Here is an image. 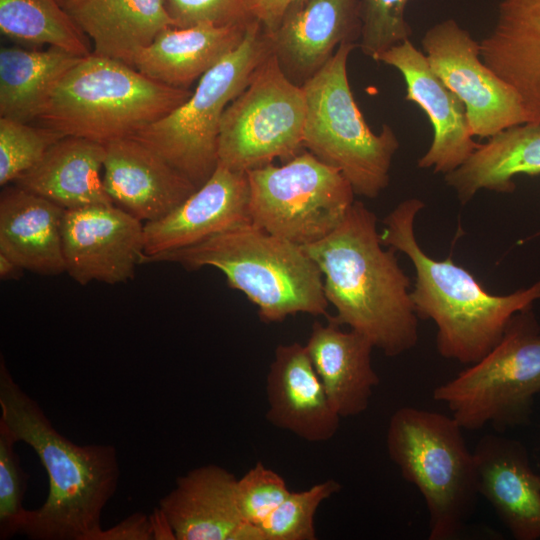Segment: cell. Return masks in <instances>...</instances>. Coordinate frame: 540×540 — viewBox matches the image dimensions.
Segmentation results:
<instances>
[{"instance_id": "cell-1", "label": "cell", "mask_w": 540, "mask_h": 540, "mask_svg": "<svg viewBox=\"0 0 540 540\" xmlns=\"http://www.w3.org/2000/svg\"><path fill=\"white\" fill-rule=\"evenodd\" d=\"M383 246L375 213L354 201L332 233L301 247L320 268L326 299L336 310L327 320L349 326L394 357L417 345L418 317L396 250Z\"/></svg>"}, {"instance_id": "cell-2", "label": "cell", "mask_w": 540, "mask_h": 540, "mask_svg": "<svg viewBox=\"0 0 540 540\" xmlns=\"http://www.w3.org/2000/svg\"><path fill=\"white\" fill-rule=\"evenodd\" d=\"M0 410L16 441L38 455L49 480L46 501L27 510L20 534L34 540H100L105 506L120 476L112 445H78L59 433L0 360Z\"/></svg>"}, {"instance_id": "cell-3", "label": "cell", "mask_w": 540, "mask_h": 540, "mask_svg": "<svg viewBox=\"0 0 540 540\" xmlns=\"http://www.w3.org/2000/svg\"><path fill=\"white\" fill-rule=\"evenodd\" d=\"M424 207L414 197L400 202L385 217L380 239L411 261L416 275L412 302L418 318L434 322L438 353L470 365L498 344L514 314L540 300V279L530 287L495 295L451 257H430L415 234V220Z\"/></svg>"}, {"instance_id": "cell-4", "label": "cell", "mask_w": 540, "mask_h": 540, "mask_svg": "<svg viewBox=\"0 0 540 540\" xmlns=\"http://www.w3.org/2000/svg\"><path fill=\"white\" fill-rule=\"evenodd\" d=\"M176 263L187 271L210 266L230 288L258 308L265 323L307 313L326 315L323 275L303 248L250 224L215 234L184 248L144 257L145 263Z\"/></svg>"}, {"instance_id": "cell-5", "label": "cell", "mask_w": 540, "mask_h": 540, "mask_svg": "<svg viewBox=\"0 0 540 540\" xmlns=\"http://www.w3.org/2000/svg\"><path fill=\"white\" fill-rule=\"evenodd\" d=\"M190 95L189 89L166 86L92 52L58 80L35 121L64 136L105 144L134 136Z\"/></svg>"}, {"instance_id": "cell-6", "label": "cell", "mask_w": 540, "mask_h": 540, "mask_svg": "<svg viewBox=\"0 0 540 540\" xmlns=\"http://www.w3.org/2000/svg\"><path fill=\"white\" fill-rule=\"evenodd\" d=\"M463 430L452 416L409 406L397 409L389 421L388 455L425 500L430 540L457 539L480 495Z\"/></svg>"}, {"instance_id": "cell-7", "label": "cell", "mask_w": 540, "mask_h": 540, "mask_svg": "<svg viewBox=\"0 0 540 540\" xmlns=\"http://www.w3.org/2000/svg\"><path fill=\"white\" fill-rule=\"evenodd\" d=\"M356 43L339 45L329 61L302 86L306 96L303 147L337 168L354 193L374 199L388 186L399 140L388 124L376 134L353 96L347 62Z\"/></svg>"}, {"instance_id": "cell-8", "label": "cell", "mask_w": 540, "mask_h": 540, "mask_svg": "<svg viewBox=\"0 0 540 540\" xmlns=\"http://www.w3.org/2000/svg\"><path fill=\"white\" fill-rule=\"evenodd\" d=\"M272 52L269 32L253 19L241 43L200 77L186 101L132 137L200 187L218 164V135L225 109Z\"/></svg>"}, {"instance_id": "cell-9", "label": "cell", "mask_w": 540, "mask_h": 540, "mask_svg": "<svg viewBox=\"0 0 540 540\" xmlns=\"http://www.w3.org/2000/svg\"><path fill=\"white\" fill-rule=\"evenodd\" d=\"M540 393V324L533 306L513 315L498 344L433 391L466 430L528 425Z\"/></svg>"}, {"instance_id": "cell-10", "label": "cell", "mask_w": 540, "mask_h": 540, "mask_svg": "<svg viewBox=\"0 0 540 540\" xmlns=\"http://www.w3.org/2000/svg\"><path fill=\"white\" fill-rule=\"evenodd\" d=\"M246 173L251 224L299 246L332 233L355 201L344 175L311 152Z\"/></svg>"}, {"instance_id": "cell-11", "label": "cell", "mask_w": 540, "mask_h": 540, "mask_svg": "<svg viewBox=\"0 0 540 540\" xmlns=\"http://www.w3.org/2000/svg\"><path fill=\"white\" fill-rule=\"evenodd\" d=\"M306 96L272 52L225 109L218 135V163L247 172L275 158H293L303 147Z\"/></svg>"}, {"instance_id": "cell-12", "label": "cell", "mask_w": 540, "mask_h": 540, "mask_svg": "<svg viewBox=\"0 0 540 540\" xmlns=\"http://www.w3.org/2000/svg\"><path fill=\"white\" fill-rule=\"evenodd\" d=\"M421 44L431 69L465 105L474 137L529 122L520 96L483 62L480 43L456 20L430 27Z\"/></svg>"}, {"instance_id": "cell-13", "label": "cell", "mask_w": 540, "mask_h": 540, "mask_svg": "<svg viewBox=\"0 0 540 540\" xmlns=\"http://www.w3.org/2000/svg\"><path fill=\"white\" fill-rule=\"evenodd\" d=\"M65 272L78 284L124 283L144 257V223L116 205L65 210L62 220Z\"/></svg>"}, {"instance_id": "cell-14", "label": "cell", "mask_w": 540, "mask_h": 540, "mask_svg": "<svg viewBox=\"0 0 540 540\" xmlns=\"http://www.w3.org/2000/svg\"><path fill=\"white\" fill-rule=\"evenodd\" d=\"M376 62L401 73L405 100L417 105L432 124L433 140L418 167L444 175L460 167L481 144L474 141L465 105L434 73L425 54L408 39L380 54Z\"/></svg>"}, {"instance_id": "cell-15", "label": "cell", "mask_w": 540, "mask_h": 540, "mask_svg": "<svg viewBox=\"0 0 540 540\" xmlns=\"http://www.w3.org/2000/svg\"><path fill=\"white\" fill-rule=\"evenodd\" d=\"M269 35L282 70L302 86L340 44L360 40V0H295Z\"/></svg>"}, {"instance_id": "cell-16", "label": "cell", "mask_w": 540, "mask_h": 540, "mask_svg": "<svg viewBox=\"0 0 540 540\" xmlns=\"http://www.w3.org/2000/svg\"><path fill=\"white\" fill-rule=\"evenodd\" d=\"M250 223L247 173L218 163L208 180L177 207L144 223V257L191 246Z\"/></svg>"}, {"instance_id": "cell-17", "label": "cell", "mask_w": 540, "mask_h": 540, "mask_svg": "<svg viewBox=\"0 0 540 540\" xmlns=\"http://www.w3.org/2000/svg\"><path fill=\"white\" fill-rule=\"evenodd\" d=\"M235 476L208 464L176 480L160 499L159 509L176 540H264L259 526L242 517L236 498Z\"/></svg>"}, {"instance_id": "cell-18", "label": "cell", "mask_w": 540, "mask_h": 540, "mask_svg": "<svg viewBox=\"0 0 540 540\" xmlns=\"http://www.w3.org/2000/svg\"><path fill=\"white\" fill-rule=\"evenodd\" d=\"M103 183L114 205L140 221L167 215L197 187L134 137L105 143Z\"/></svg>"}, {"instance_id": "cell-19", "label": "cell", "mask_w": 540, "mask_h": 540, "mask_svg": "<svg viewBox=\"0 0 540 540\" xmlns=\"http://www.w3.org/2000/svg\"><path fill=\"white\" fill-rule=\"evenodd\" d=\"M268 421L309 442L330 440L340 416L316 373L305 345L281 344L266 379Z\"/></svg>"}, {"instance_id": "cell-20", "label": "cell", "mask_w": 540, "mask_h": 540, "mask_svg": "<svg viewBox=\"0 0 540 540\" xmlns=\"http://www.w3.org/2000/svg\"><path fill=\"white\" fill-rule=\"evenodd\" d=\"M479 493L516 540L540 539V475L518 440L486 434L473 451Z\"/></svg>"}, {"instance_id": "cell-21", "label": "cell", "mask_w": 540, "mask_h": 540, "mask_svg": "<svg viewBox=\"0 0 540 540\" xmlns=\"http://www.w3.org/2000/svg\"><path fill=\"white\" fill-rule=\"evenodd\" d=\"M479 43L483 62L514 88L529 122L540 123V0H500Z\"/></svg>"}, {"instance_id": "cell-22", "label": "cell", "mask_w": 540, "mask_h": 540, "mask_svg": "<svg viewBox=\"0 0 540 540\" xmlns=\"http://www.w3.org/2000/svg\"><path fill=\"white\" fill-rule=\"evenodd\" d=\"M249 22L165 28L136 53L130 66L153 81L189 89L241 43Z\"/></svg>"}, {"instance_id": "cell-23", "label": "cell", "mask_w": 540, "mask_h": 540, "mask_svg": "<svg viewBox=\"0 0 540 540\" xmlns=\"http://www.w3.org/2000/svg\"><path fill=\"white\" fill-rule=\"evenodd\" d=\"M305 347L339 416L363 413L379 384L371 362L375 348L372 342L352 329L344 331L330 321L327 324L316 321Z\"/></svg>"}, {"instance_id": "cell-24", "label": "cell", "mask_w": 540, "mask_h": 540, "mask_svg": "<svg viewBox=\"0 0 540 540\" xmlns=\"http://www.w3.org/2000/svg\"><path fill=\"white\" fill-rule=\"evenodd\" d=\"M65 209L18 186L0 195V253L25 271L65 272L62 220Z\"/></svg>"}, {"instance_id": "cell-25", "label": "cell", "mask_w": 540, "mask_h": 540, "mask_svg": "<svg viewBox=\"0 0 540 540\" xmlns=\"http://www.w3.org/2000/svg\"><path fill=\"white\" fill-rule=\"evenodd\" d=\"M105 145L64 136L14 184L65 210L114 205L103 183Z\"/></svg>"}, {"instance_id": "cell-26", "label": "cell", "mask_w": 540, "mask_h": 540, "mask_svg": "<svg viewBox=\"0 0 540 540\" xmlns=\"http://www.w3.org/2000/svg\"><path fill=\"white\" fill-rule=\"evenodd\" d=\"M68 12L93 53L128 65L162 30L178 27L165 0H85Z\"/></svg>"}, {"instance_id": "cell-27", "label": "cell", "mask_w": 540, "mask_h": 540, "mask_svg": "<svg viewBox=\"0 0 540 540\" xmlns=\"http://www.w3.org/2000/svg\"><path fill=\"white\" fill-rule=\"evenodd\" d=\"M539 174L540 123L528 122L490 137L444 180L464 205L482 190L513 192L517 175Z\"/></svg>"}, {"instance_id": "cell-28", "label": "cell", "mask_w": 540, "mask_h": 540, "mask_svg": "<svg viewBox=\"0 0 540 540\" xmlns=\"http://www.w3.org/2000/svg\"><path fill=\"white\" fill-rule=\"evenodd\" d=\"M59 48L0 50V117L36 119L58 80L80 59Z\"/></svg>"}, {"instance_id": "cell-29", "label": "cell", "mask_w": 540, "mask_h": 540, "mask_svg": "<svg viewBox=\"0 0 540 540\" xmlns=\"http://www.w3.org/2000/svg\"><path fill=\"white\" fill-rule=\"evenodd\" d=\"M0 30L10 39L48 44L77 57L92 53L89 38L58 0H0Z\"/></svg>"}, {"instance_id": "cell-30", "label": "cell", "mask_w": 540, "mask_h": 540, "mask_svg": "<svg viewBox=\"0 0 540 540\" xmlns=\"http://www.w3.org/2000/svg\"><path fill=\"white\" fill-rule=\"evenodd\" d=\"M340 489L336 480L328 479L303 491H290L259 525L264 540H315V514L321 503Z\"/></svg>"}, {"instance_id": "cell-31", "label": "cell", "mask_w": 540, "mask_h": 540, "mask_svg": "<svg viewBox=\"0 0 540 540\" xmlns=\"http://www.w3.org/2000/svg\"><path fill=\"white\" fill-rule=\"evenodd\" d=\"M62 137L45 126L0 117V185L6 186L30 170Z\"/></svg>"}, {"instance_id": "cell-32", "label": "cell", "mask_w": 540, "mask_h": 540, "mask_svg": "<svg viewBox=\"0 0 540 540\" xmlns=\"http://www.w3.org/2000/svg\"><path fill=\"white\" fill-rule=\"evenodd\" d=\"M412 1L416 0H360L363 54L376 61L389 48L410 39L412 29L405 14Z\"/></svg>"}, {"instance_id": "cell-33", "label": "cell", "mask_w": 540, "mask_h": 540, "mask_svg": "<svg viewBox=\"0 0 540 540\" xmlns=\"http://www.w3.org/2000/svg\"><path fill=\"white\" fill-rule=\"evenodd\" d=\"M16 439L0 420V539L20 534L27 510L23 507L28 475L14 450Z\"/></svg>"}, {"instance_id": "cell-34", "label": "cell", "mask_w": 540, "mask_h": 540, "mask_svg": "<svg viewBox=\"0 0 540 540\" xmlns=\"http://www.w3.org/2000/svg\"><path fill=\"white\" fill-rule=\"evenodd\" d=\"M285 480L257 463L236 482V498L244 520L259 526L289 495Z\"/></svg>"}, {"instance_id": "cell-35", "label": "cell", "mask_w": 540, "mask_h": 540, "mask_svg": "<svg viewBox=\"0 0 540 540\" xmlns=\"http://www.w3.org/2000/svg\"><path fill=\"white\" fill-rule=\"evenodd\" d=\"M168 10L178 27L209 23L231 25L254 19L253 0H167Z\"/></svg>"}, {"instance_id": "cell-36", "label": "cell", "mask_w": 540, "mask_h": 540, "mask_svg": "<svg viewBox=\"0 0 540 540\" xmlns=\"http://www.w3.org/2000/svg\"><path fill=\"white\" fill-rule=\"evenodd\" d=\"M154 539L151 517L137 512L109 529H103L100 540Z\"/></svg>"}, {"instance_id": "cell-37", "label": "cell", "mask_w": 540, "mask_h": 540, "mask_svg": "<svg viewBox=\"0 0 540 540\" xmlns=\"http://www.w3.org/2000/svg\"><path fill=\"white\" fill-rule=\"evenodd\" d=\"M295 0H253L252 15L270 33Z\"/></svg>"}, {"instance_id": "cell-38", "label": "cell", "mask_w": 540, "mask_h": 540, "mask_svg": "<svg viewBox=\"0 0 540 540\" xmlns=\"http://www.w3.org/2000/svg\"><path fill=\"white\" fill-rule=\"evenodd\" d=\"M24 269L11 258L0 253V278L1 280H18L24 274Z\"/></svg>"}, {"instance_id": "cell-39", "label": "cell", "mask_w": 540, "mask_h": 540, "mask_svg": "<svg viewBox=\"0 0 540 540\" xmlns=\"http://www.w3.org/2000/svg\"><path fill=\"white\" fill-rule=\"evenodd\" d=\"M85 0H58L60 5L66 9L67 11H70L74 7L78 6L80 3H82Z\"/></svg>"}]
</instances>
